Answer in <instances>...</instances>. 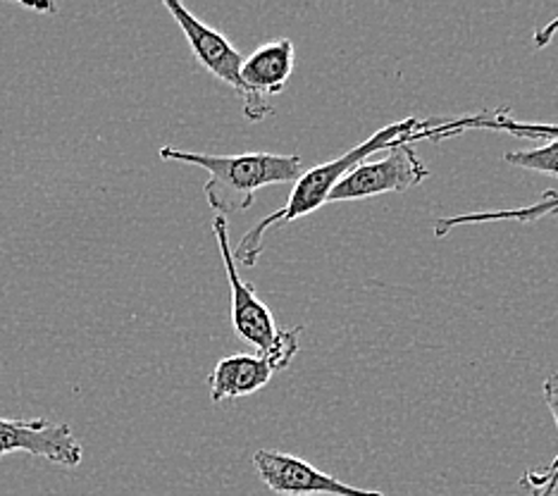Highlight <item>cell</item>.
<instances>
[{"instance_id": "obj_7", "label": "cell", "mask_w": 558, "mask_h": 496, "mask_svg": "<svg viewBox=\"0 0 558 496\" xmlns=\"http://www.w3.org/2000/svg\"><path fill=\"white\" fill-rule=\"evenodd\" d=\"M8 453H29L62 468H77L84 458L72 427L68 423H48L46 418H0V458Z\"/></svg>"}, {"instance_id": "obj_13", "label": "cell", "mask_w": 558, "mask_h": 496, "mask_svg": "<svg viewBox=\"0 0 558 496\" xmlns=\"http://www.w3.org/2000/svg\"><path fill=\"white\" fill-rule=\"evenodd\" d=\"M504 160L520 170L558 177V142H549L547 146L532 150H511L506 153Z\"/></svg>"}, {"instance_id": "obj_10", "label": "cell", "mask_w": 558, "mask_h": 496, "mask_svg": "<svg viewBox=\"0 0 558 496\" xmlns=\"http://www.w3.org/2000/svg\"><path fill=\"white\" fill-rule=\"evenodd\" d=\"M465 130H492V132H506L518 138H537V142H558V124H535V122H518L509 108H499L492 112H475L463 114L449 122H433V126L425 132L427 142H441V138L459 136Z\"/></svg>"}, {"instance_id": "obj_1", "label": "cell", "mask_w": 558, "mask_h": 496, "mask_svg": "<svg viewBox=\"0 0 558 496\" xmlns=\"http://www.w3.org/2000/svg\"><path fill=\"white\" fill-rule=\"evenodd\" d=\"M435 120H421V118H405L395 124H387L383 130H377L371 138H365L363 144L356 148L347 150L344 156H339L335 160H327L323 165H315L308 172H303L299 180L294 182V189H291L289 201L282 208H277L270 213L268 218H263L258 225H253L248 232L241 237V241L234 249V261L241 263L244 267H253L258 263L263 244H265V234L270 229L294 222L303 215H311L318 210L320 206L327 203V196L332 194V189L339 184V180L344 174H349L356 165L367 160L373 153L379 150H389L399 144H417L425 138V132L433 126Z\"/></svg>"}, {"instance_id": "obj_4", "label": "cell", "mask_w": 558, "mask_h": 496, "mask_svg": "<svg viewBox=\"0 0 558 496\" xmlns=\"http://www.w3.org/2000/svg\"><path fill=\"white\" fill-rule=\"evenodd\" d=\"M429 177L427 165L417 156L413 144H399L389 148V156L383 160H363L349 174L339 180L327 196V203L361 201L379 194H403Z\"/></svg>"}, {"instance_id": "obj_2", "label": "cell", "mask_w": 558, "mask_h": 496, "mask_svg": "<svg viewBox=\"0 0 558 496\" xmlns=\"http://www.w3.org/2000/svg\"><path fill=\"white\" fill-rule=\"evenodd\" d=\"M160 160H174L203 168L210 177L203 194L215 215L246 213L256 191L272 184H294L303 174L301 156H279V153H239V156H215V153H189L172 146L158 150Z\"/></svg>"}, {"instance_id": "obj_6", "label": "cell", "mask_w": 558, "mask_h": 496, "mask_svg": "<svg viewBox=\"0 0 558 496\" xmlns=\"http://www.w3.org/2000/svg\"><path fill=\"white\" fill-rule=\"evenodd\" d=\"M253 465H256L265 487L282 496H387L375 489L347 485V482L323 473V470L303 461V458L282 451L260 449L253 453Z\"/></svg>"}, {"instance_id": "obj_15", "label": "cell", "mask_w": 558, "mask_h": 496, "mask_svg": "<svg viewBox=\"0 0 558 496\" xmlns=\"http://www.w3.org/2000/svg\"><path fill=\"white\" fill-rule=\"evenodd\" d=\"M554 496H558V489H556V494H554Z\"/></svg>"}, {"instance_id": "obj_14", "label": "cell", "mask_w": 558, "mask_h": 496, "mask_svg": "<svg viewBox=\"0 0 558 496\" xmlns=\"http://www.w3.org/2000/svg\"><path fill=\"white\" fill-rule=\"evenodd\" d=\"M558 29V20L551 24V27L549 29H544V32H537V46H544V44H547L549 41V38H551V34Z\"/></svg>"}, {"instance_id": "obj_8", "label": "cell", "mask_w": 558, "mask_h": 496, "mask_svg": "<svg viewBox=\"0 0 558 496\" xmlns=\"http://www.w3.org/2000/svg\"><path fill=\"white\" fill-rule=\"evenodd\" d=\"M162 5L174 17V22L180 24V29L186 36V44L192 48V53L196 56L201 65L206 68L215 80L232 86L241 96L239 72L244 58H241L239 50L230 44V38L208 27L206 22H201L194 12H189L182 3H177V0H162Z\"/></svg>"}, {"instance_id": "obj_9", "label": "cell", "mask_w": 558, "mask_h": 496, "mask_svg": "<svg viewBox=\"0 0 558 496\" xmlns=\"http://www.w3.org/2000/svg\"><path fill=\"white\" fill-rule=\"evenodd\" d=\"M291 361L284 355H248L236 353L218 361L215 371L208 375L210 401L220 403L227 399H241L248 394L260 391L275 373L284 371Z\"/></svg>"}, {"instance_id": "obj_12", "label": "cell", "mask_w": 558, "mask_h": 496, "mask_svg": "<svg viewBox=\"0 0 558 496\" xmlns=\"http://www.w3.org/2000/svg\"><path fill=\"white\" fill-rule=\"evenodd\" d=\"M542 394H544V401H547L549 411L554 415L556 430H558V373L544 379ZM520 487L527 489L530 496H554L558 489V451L549 465L527 470L525 477L520 480Z\"/></svg>"}, {"instance_id": "obj_11", "label": "cell", "mask_w": 558, "mask_h": 496, "mask_svg": "<svg viewBox=\"0 0 558 496\" xmlns=\"http://www.w3.org/2000/svg\"><path fill=\"white\" fill-rule=\"evenodd\" d=\"M558 215V191H544V196L532 203L527 208H513V210H482V213H465L453 215V218H439L433 222L435 237H447L451 229L465 227V225H487V222H537L544 218Z\"/></svg>"}, {"instance_id": "obj_3", "label": "cell", "mask_w": 558, "mask_h": 496, "mask_svg": "<svg viewBox=\"0 0 558 496\" xmlns=\"http://www.w3.org/2000/svg\"><path fill=\"white\" fill-rule=\"evenodd\" d=\"M213 234H215V241H218L227 282H230V291H232L234 332L246 343H251V347H256L260 355H284V359L294 361V355L299 353V337L303 332V327L279 332L268 305L258 299L253 287L236 270L234 249L230 244V225H227V218H222V215H215Z\"/></svg>"}, {"instance_id": "obj_5", "label": "cell", "mask_w": 558, "mask_h": 496, "mask_svg": "<svg viewBox=\"0 0 558 496\" xmlns=\"http://www.w3.org/2000/svg\"><path fill=\"white\" fill-rule=\"evenodd\" d=\"M296 56L291 38H277L253 50L241 62V98H244V114L251 122H260L275 114L270 96L282 94L287 82L294 74Z\"/></svg>"}]
</instances>
